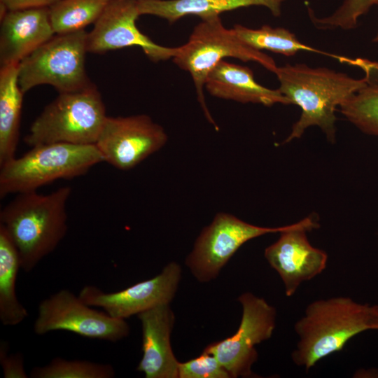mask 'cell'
I'll list each match as a JSON object with an SVG mask.
<instances>
[{
	"label": "cell",
	"mask_w": 378,
	"mask_h": 378,
	"mask_svg": "<svg viewBox=\"0 0 378 378\" xmlns=\"http://www.w3.org/2000/svg\"><path fill=\"white\" fill-rule=\"evenodd\" d=\"M378 330V305L359 303L344 296L309 303L294 325L298 336L291 354L295 365L307 371L319 360L343 349L358 334Z\"/></svg>",
	"instance_id": "6da1fadb"
},
{
	"label": "cell",
	"mask_w": 378,
	"mask_h": 378,
	"mask_svg": "<svg viewBox=\"0 0 378 378\" xmlns=\"http://www.w3.org/2000/svg\"><path fill=\"white\" fill-rule=\"evenodd\" d=\"M274 74L279 82L278 90L301 108L285 144L301 137L311 126L320 127L328 141L334 142L336 108L367 83L365 77L356 79L326 67L305 64H286L278 66Z\"/></svg>",
	"instance_id": "7a4b0ae2"
},
{
	"label": "cell",
	"mask_w": 378,
	"mask_h": 378,
	"mask_svg": "<svg viewBox=\"0 0 378 378\" xmlns=\"http://www.w3.org/2000/svg\"><path fill=\"white\" fill-rule=\"evenodd\" d=\"M71 190L63 186L46 195L36 190L18 193L1 211L0 224L15 244L24 272H31L65 237Z\"/></svg>",
	"instance_id": "3957f363"
},
{
	"label": "cell",
	"mask_w": 378,
	"mask_h": 378,
	"mask_svg": "<svg viewBox=\"0 0 378 378\" xmlns=\"http://www.w3.org/2000/svg\"><path fill=\"white\" fill-rule=\"evenodd\" d=\"M104 162L95 144L51 143L37 145L20 158H14L0 171V196L36 190L60 178L86 174Z\"/></svg>",
	"instance_id": "277c9868"
},
{
	"label": "cell",
	"mask_w": 378,
	"mask_h": 378,
	"mask_svg": "<svg viewBox=\"0 0 378 378\" xmlns=\"http://www.w3.org/2000/svg\"><path fill=\"white\" fill-rule=\"evenodd\" d=\"M106 117L101 94L91 83L59 93L32 122L24 140L31 147L51 143L95 144Z\"/></svg>",
	"instance_id": "5b68a950"
},
{
	"label": "cell",
	"mask_w": 378,
	"mask_h": 378,
	"mask_svg": "<svg viewBox=\"0 0 378 378\" xmlns=\"http://www.w3.org/2000/svg\"><path fill=\"white\" fill-rule=\"evenodd\" d=\"M226 57L258 62L274 74L278 67L272 57L245 44L233 29H226L219 16L202 20L194 28L188 42L178 47L172 58L177 66L190 74L200 104L208 120L214 125L203 88L209 74Z\"/></svg>",
	"instance_id": "8992f818"
},
{
	"label": "cell",
	"mask_w": 378,
	"mask_h": 378,
	"mask_svg": "<svg viewBox=\"0 0 378 378\" xmlns=\"http://www.w3.org/2000/svg\"><path fill=\"white\" fill-rule=\"evenodd\" d=\"M87 34L84 29L55 34L23 59L18 71V82L22 93L43 84L53 86L59 93L90 85L85 67Z\"/></svg>",
	"instance_id": "52a82bcc"
},
{
	"label": "cell",
	"mask_w": 378,
	"mask_h": 378,
	"mask_svg": "<svg viewBox=\"0 0 378 378\" xmlns=\"http://www.w3.org/2000/svg\"><path fill=\"white\" fill-rule=\"evenodd\" d=\"M92 307L70 290H60L40 302L34 324V332L43 335L64 330L111 342L128 336L130 326L125 319L112 317Z\"/></svg>",
	"instance_id": "ba28073f"
},
{
	"label": "cell",
	"mask_w": 378,
	"mask_h": 378,
	"mask_svg": "<svg viewBox=\"0 0 378 378\" xmlns=\"http://www.w3.org/2000/svg\"><path fill=\"white\" fill-rule=\"evenodd\" d=\"M238 301L242 316L237 332L214 342L204 350L212 354L230 377H253L252 366L258 360L255 345L270 339L276 327V311L264 298L250 292L242 293Z\"/></svg>",
	"instance_id": "9c48e42d"
},
{
	"label": "cell",
	"mask_w": 378,
	"mask_h": 378,
	"mask_svg": "<svg viewBox=\"0 0 378 378\" xmlns=\"http://www.w3.org/2000/svg\"><path fill=\"white\" fill-rule=\"evenodd\" d=\"M290 225L270 227L245 222L220 212L197 238L186 265L200 282L216 279L236 251L248 241L269 233L280 232Z\"/></svg>",
	"instance_id": "30bf717a"
},
{
	"label": "cell",
	"mask_w": 378,
	"mask_h": 378,
	"mask_svg": "<svg viewBox=\"0 0 378 378\" xmlns=\"http://www.w3.org/2000/svg\"><path fill=\"white\" fill-rule=\"evenodd\" d=\"M167 140L163 127L147 115L107 116L95 146L104 162L129 170L160 150Z\"/></svg>",
	"instance_id": "8fae6325"
},
{
	"label": "cell",
	"mask_w": 378,
	"mask_h": 378,
	"mask_svg": "<svg viewBox=\"0 0 378 378\" xmlns=\"http://www.w3.org/2000/svg\"><path fill=\"white\" fill-rule=\"evenodd\" d=\"M318 227L314 216L306 217L280 232L279 239L265 250V258L280 276L287 297L327 266V253L313 246L307 236V232Z\"/></svg>",
	"instance_id": "7c38bea8"
},
{
	"label": "cell",
	"mask_w": 378,
	"mask_h": 378,
	"mask_svg": "<svg viewBox=\"0 0 378 378\" xmlns=\"http://www.w3.org/2000/svg\"><path fill=\"white\" fill-rule=\"evenodd\" d=\"M181 277V266L168 263L152 279L125 289L105 293L98 287L87 285L78 296L87 304L102 308L112 317L126 319L162 304H169L177 291Z\"/></svg>",
	"instance_id": "4fadbf2b"
},
{
	"label": "cell",
	"mask_w": 378,
	"mask_h": 378,
	"mask_svg": "<svg viewBox=\"0 0 378 378\" xmlns=\"http://www.w3.org/2000/svg\"><path fill=\"white\" fill-rule=\"evenodd\" d=\"M139 15L136 0H111L87 34L88 52L101 54L137 46L153 62L173 58L178 47L160 46L141 33L136 25Z\"/></svg>",
	"instance_id": "5bb4252c"
},
{
	"label": "cell",
	"mask_w": 378,
	"mask_h": 378,
	"mask_svg": "<svg viewBox=\"0 0 378 378\" xmlns=\"http://www.w3.org/2000/svg\"><path fill=\"white\" fill-rule=\"evenodd\" d=\"M55 34L49 7L7 11L1 18V67L18 65Z\"/></svg>",
	"instance_id": "9a60e30c"
},
{
	"label": "cell",
	"mask_w": 378,
	"mask_h": 378,
	"mask_svg": "<svg viewBox=\"0 0 378 378\" xmlns=\"http://www.w3.org/2000/svg\"><path fill=\"white\" fill-rule=\"evenodd\" d=\"M136 316L142 331V357L136 370L146 378H178L179 362L170 341L175 317L169 304L157 306Z\"/></svg>",
	"instance_id": "2e32d148"
},
{
	"label": "cell",
	"mask_w": 378,
	"mask_h": 378,
	"mask_svg": "<svg viewBox=\"0 0 378 378\" xmlns=\"http://www.w3.org/2000/svg\"><path fill=\"white\" fill-rule=\"evenodd\" d=\"M204 87L214 97L241 103L266 106L292 104L278 89H270L259 84L248 66L225 60L220 61L209 74Z\"/></svg>",
	"instance_id": "e0dca14e"
},
{
	"label": "cell",
	"mask_w": 378,
	"mask_h": 378,
	"mask_svg": "<svg viewBox=\"0 0 378 378\" xmlns=\"http://www.w3.org/2000/svg\"><path fill=\"white\" fill-rule=\"evenodd\" d=\"M286 0H136L140 15H152L173 23L186 15H197L206 20L225 11L251 6L268 8L274 16L281 13Z\"/></svg>",
	"instance_id": "ac0fdd59"
},
{
	"label": "cell",
	"mask_w": 378,
	"mask_h": 378,
	"mask_svg": "<svg viewBox=\"0 0 378 378\" xmlns=\"http://www.w3.org/2000/svg\"><path fill=\"white\" fill-rule=\"evenodd\" d=\"M18 65L0 69V167L14 158L20 136L23 93L18 82Z\"/></svg>",
	"instance_id": "d6986e66"
},
{
	"label": "cell",
	"mask_w": 378,
	"mask_h": 378,
	"mask_svg": "<svg viewBox=\"0 0 378 378\" xmlns=\"http://www.w3.org/2000/svg\"><path fill=\"white\" fill-rule=\"evenodd\" d=\"M20 269L17 247L0 224V321L5 326L18 325L28 316L27 309L16 295L15 283Z\"/></svg>",
	"instance_id": "ffe728a7"
},
{
	"label": "cell",
	"mask_w": 378,
	"mask_h": 378,
	"mask_svg": "<svg viewBox=\"0 0 378 378\" xmlns=\"http://www.w3.org/2000/svg\"><path fill=\"white\" fill-rule=\"evenodd\" d=\"M365 72L366 85L340 106L342 115L365 134L378 136V63L354 59Z\"/></svg>",
	"instance_id": "44dd1931"
},
{
	"label": "cell",
	"mask_w": 378,
	"mask_h": 378,
	"mask_svg": "<svg viewBox=\"0 0 378 378\" xmlns=\"http://www.w3.org/2000/svg\"><path fill=\"white\" fill-rule=\"evenodd\" d=\"M232 29L241 41L258 50H267L288 57L293 56L300 51H309L337 59L340 58V56L307 46L299 41L293 32L284 27H272L265 24L259 29H251L236 24Z\"/></svg>",
	"instance_id": "7402d4cb"
},
{
	"label": "cell",
	"mask_w": 378,
	"mask_h": 378,
	"mask_svg": "<svg viewBox=\"0 0 378 378\" xmlns=\"http://www.w3.org/2000/svg\"><path fill=\"white\" fill-rule=\"evenodd\" d=\"M111 0H59L49 7V16L55 34L75 32L100 17Z\"/></svg>",
	"instance_id": "603a6c76"
},
{
	"label": "cell",
	"mask_w": 378,
	"mask_h": 378,
	"mask_svg": "<svg viewBox=\"0 0 378 378\" xmlns=\"http://www.w3.org/2000/svg\"><path fill=\"white\" fill-rule=\"evenodd\" d=\"M114 368L108 363H94L85 360H66L57 357L43 366L34 368L32 378H112Z\"/></svg>",
	"instance_id": "cb8c5ba5"
},
{
	"label": "cell",
	"mask_w": 378,
	"mask_h": 378,
	"mask_svg": "<svg viewBox=\"0 0 378 378\" xmlns=\"http://www.w3.org/2000/svg\"><path fill=\"white\" fill-rule=\"evenodd\" d=\"M377 5L378 0H344L341 6L328 16L318 18L309 7L308 13L314 27L318 29L340 28L349 30L356 28L360 17Z\"/></svg>",
	"instance_id": "d4e9b609"
},
{
	"label": "cell",
	"mask_w": 378,
	"mask_h": 378,
	"mask_svg": "<svg viewBox=\"0 0 378 378\" xmlns=\"http://www.w3.org/2000/svg\"><path fill=\"white\" fill-rule=\"evenodd\" d=\"M178 378H230V375L212 354L204 350L197 358L179 362Z\"/></svg>",
	"instance_id": "484cf974"
},
{
	"label": "cell",
	"mask_w": 378,
	"mask_h": 378,
	"mask_svg": "<svg viewBox=\"0 0 378 378\" xmlns=\"http://www.w3.org/2000/svg\"><path fill=\"white\" fill-rule=\"evenodd\" d=\"M8 344L1 342L0 346V363L2 367L3 375L5 378H27L24 367L22 355L18 352L8 354Z\"/></svg>",
	"instance_id": "4316f807"
},
{
	"label": "cell",
	"mask_w": 378,
	"mask_h": 378,
	"mask_svg": "<svg viewBox=\"0 0 378 378\" xmlns=\"http://www.w3.org/2000/svg\"><path fill=\"white\" fill-rule=\"evenodd\" d=\"M59 0H0L1 13L32 8L50 7Z\"/></svg>",
	"instance_id": "83f0119b"
},
{
	"label": "cell",
	"mask_w": 378,
	"mask_h": 378,
	"mask_svg": "<svg viewBox=\"0 0 378 378\" xmlns=\"http://www.w3.org/2000/svg\"><path fill=\"white\" fill-rule=\"evenodd\" d=\"M372 41L374 43H378V31L377 34H375V36H374Z\"/></svg>",
	"instance_id": "f1b7e54d"
}]
</instances>
